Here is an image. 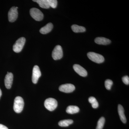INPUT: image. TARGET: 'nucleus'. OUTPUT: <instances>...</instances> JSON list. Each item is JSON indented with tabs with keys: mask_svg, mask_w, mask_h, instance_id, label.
Instances as JSON below:
<instances>
[{
	"mask_svg": "<svg viewBox=\"0 0 129 129\" xmlns=\"http://www.w3.org/2000/svg\"><path fill=\"white\" fill-rule=\"evenodd\" d=\"M113 84L112 81L110 79L106 80L105 82V87L107 89L110 90Z\"/></svg>",
	"mask_w": 129,
	"mask_h": 129,
	"instance_id": "obj_21",
	"label": "nucleus"
},
{
	"mask_svg": "<svg viewBox=\"0 0 129 129\" xmlns=\"http://www.w3.org/2000/svg\"><path fill=\"white\" fill-rule=\"evenodd\" d=\"M33 1L37 2L41 7L45 9H48L50 7L47 0H34Z\"/></svg>",
	"mask_w": 129,
	"mask_h": 129,
	"instance_id": "obj_16",
	"label": "nucleus"
},
{
	"mask_svg": "<svg viewBox=\"0 0 129 129\" xmlns=\"http://www.w3.org/2000/svg\"><path fill=\"white\" fill-rule=\"evenodd\" d=\"M89 102L92 105V107L94 108H96L99 106V104L96 99L95 97L91 96L89 98Z\"/></svg>",
	"mask_w": 129,
	"mask_h": 129,
	"instance_id": "obj_19",
	"label": "nucleus"
},
{
	"mask_svg": "<svg viewBox=\"0 0 129 129\" xmlns=\"http://www.w3.org/2000/svg\"><path fill=\"white\" fill-rule=\"evenodd\" d=\"M72 29L73 31L75 33L85 32L86 30L85 28L83 26H79L76 24H74L72 26Z\"/></svg>",
	"mask_w": 129,
	"mask_h": 129,
	"instance_id": "obj_17",
	"label": "nucleus"
},
{
	"mask_svg": "<svg viewBox=\"0 0 129 129\" xmlns=\"http://www.w3.org/2000/svg\"><path fill=\"white\" fill-rule=\"evenodd\" d=\"M57 102L55 99L49 98L46 99L44 103L46 108L48 111H52L55 109L57 107Z\"/></svg>",
	"mask_w": 129,
	"mask_h": 129,
	"instance_id": "obj_2",
	"label": "nucleus"
},
{
	"mask_svg": "<svg viewBox=\"0 0 129 129\" xmlns=\"http://www.w3.org/2000/svg\"><path fill=\"white\" fill-rule=\"evenodd\" d=\"M48 5L50 7L55 8L56 7L57 5V1L56 0H47Z\"/></svg>",
	"mask_w": 129,
	"mask_h": 129,
	"instance_id": "obj_22",
	"label": "nucleus"
},
{
	"mask_svg": "<svg viewBox=\"0 0 129 129\" xmlns=\"http://www.w3.org/2000/svg\"><path fill=\"white\" fill-rule=\"evenodd\" d=\"M2 95V92L1 90V89H0V98H1Z\"/></svg>",
	"mask_w": 129,
	"mask_h": 129,
	"instance_id": "obj_25",
	"label": "nucleus"
},
{
	"mask_svg": "<svg viewBox=\"0 0 129 129\" xmlns=\"http://www.w3.org/2000/svg\"><path fill=\"white\" fill-rule=\"evenodd\" d=\"M123 82L125 84L129 85V78L128 76H123L122 78Z\"/></svg>",
	"mask_w": 129,
	"mask_h": 129,
	"instance_id": "obj_23",
	"label": "nucleus"
},
{
	"mask_svg": "<svg viewBox=\"0 0 129 129\" xmlns=\"http://www.w3.org/2000/svg\"><path fill=\"white\" fill-rule=\"evenodd\" d=\"M75 86L71 84L62 85L60 86L59 88L60 91L65 93H70L73 92L75 90Z\"/></svg>",
	"mask_w": 129,
	"mask_h": 129,
	"instance_id": "obj_9",
	"label": "nucleus"
},
{
	"mask_svg": "<svg viewBox=\"0 0 129 129\" xmlns=\"http://www.w3.org/2000/svg\"><path fill=\"white\" fill-rule=\"evenodd\" d=\"M87 56L90 60L96 63H102L104 61V57L98 53L89 52L87 53Z\"/></svg>",
	"mask_w": 129,
	"mask_h": 129,
	"instance_id": "obj_3",
	"label": "nucleus"
},
{
	"mask_svg": "<svg viewBox=\"0 0 129 129\" xmlns=\"http://www.w3.org/2000/svg\"><path fill=\"white\" fill-rule=\"evenodd\" d=\"M80 109L78 107L76 106H70L67 108L66 112L70 114L76 113L79 112Z\"/></svg>",
	"mask_w": 129,
	"mask_h": 129,
	"instance_id": "obj_15",
	"label": "nucleus"
},
{
	"mask_svg": "<svg viewBox=\"0 0 129 129\" xmlns=\"http://www.w3.org/2000/svg\"><path fill=\"white\" fill-rule=\"evenodd\" d=\"M24 106L23 99L21 96L16 97L14 99L13 109L15 112L19 113H21L23 109Z\"/></svg>",
	"mask_w": 129,
	"mask_h": 129,
	"instance_id": "obj_1",
	"label": "nucleus"
},
{
	"mask_svg": "<svg viewBox=\"0 0 129 129\" xmlns=\"http://www.w3.org/2000/svg\"><path fill=\"white\" fill-rule=\"evenodd\" d=\"M73 123V120L72 119H66L62 120L58 122L59 126L62 127H66L69 126Z\"/></svg>",
	"mask_w": 129,
	"mask_h": 129,
	"instance_id": "obj_18",
	"label": "nucleus"
},
{
	"mask_svg": "<svg viewBox=\"0 0 129 129\" xmlns=\"http://www.w3.org/2000/svg\"><path fill=\"white\" fill-rule=\"evenodd\" d=\"M30 14L31 17L37 21H41L44 18L43 13L37 8H31L30 10Z\"/></svg>",
	"mask_w": 129,
	"mask_h": 129,
	"instance_id": "obj_4",
	"label": "nucleus"
},
{
	"mask_svg": "<svg viewBox=\"0 0 129 129\" xmlns=\"http://www.w3.org/2000/svg\"><path fill=\"white\" fill-rule=\"evenodd\" d=\"M18 8L13 7L9 10L8 13V20L11 22H13L16 21L18 16L17 9Z\"/></svg>",
	"mask_w": 129,
	"mask_h": 129,
	"instance_id": "obj_7",
	"label": "nucleus"
},
{
	"mask_svg": "<svg viewBox=\"0 0 129 129\" xmlns=\"http://www.w3.org/2000/svg\"><path fill=\"white\" fill-rule=\"evenodd\" d=\"M118 112L120 120L123 123H125L126 122H127V120H126V118L125 117V115L123 107L122 105H120V104H119L118 106Z\"/></svg>",
	"mask_w": 129,
	"mask_h": 129,
	"instance_id": "obj_12",
	"label": "nucleus"
},
{
	"mask_svg": "<svg viewBox=\"0 0 129 129\" xmlns=\"http://www.w3.org/2000/svg\"><path fill=\"white\" fill-rule=\"evenodd\" d=\"M41 74L39 67L35 65L34 67L32 72V81L34 84H37L39 79L41 76Z\"/></svg>",
	"mask_w": 129,
	"mask_h": 129,
	"instance_id": "obj_8",
	"label": "nucleus"
},
{
	"mask_svg": "<svg viewBox=\"0 0 129 129\" xmlns=\"http://www.w3.org/2000/svg\"><path fill=\"white\" fill-rule=\"evenodd\" d=\"M25 42L24 37H22L16 41L13 46V50L16 53H19L22 50Z\"/></svg>",
	"mask_w": 129,
	"mask_h": 129,
	"instance_id": "obj_5",
	"label": "nucleus"
},
{
	"mask_svg": "<svg viewBox=\"0 0 129 129\" xmlns=\"http://www.w3.org/2000/svg\"><path fill=\"white\" fill-rule=\"evenodd\" d=\"M111 41L108 39L103 37H97L95 39V42L99 45H108L111 43Z\"/></svg>",
	"mask_w": 129,
	"mask_h": 129,
	"instance_id": "obj_14",
	"label": "nucleus"
},
{
	"mask_svg": "<svg viewBox=\"0 0 129 129\" xmlns=\"http://www.w3.org/2000/svg\"><path fill=\"white\" fill-rule=\"evenodd\" d=\"M105 122V119L104 117H102L101 118H100V119L98 122L97 125L96 129H103L104 127Z\"/></svg>",
	"mask_w": 129,
	"mask_h": 129,
	"instance_id": "obj_20",
	"label": "nucleus"
},
{
	"mask_svg": "<svg viewBox=\"0 0 129 129\" xmlns=\"http://www.w3.org/2000/svg\"><path fill=\"white\" fill-rule=\"evenodd\" d=\"M52 55L54 60H56L61 59L63 55L61 46L59 45L55 46L52 51Z\"/></svg>",
	"mask_w": 129,
	"mask_h": 129,
	"instance_id": "obj_6",
	"label": "nucleus"
},
{
	"mask_svg": "<svg viewBox=\"0 0 129 129\" xmlns=\"http://www.w3.org/2000/svg\"><path fill=\"white\" fill-rule=\"evenodd\" d=\"M53 28V24L51 23H49L43 27L41 28L40 29V32L42 34H46L50 32Z\"/></svg>",
	"mask_w": 129,
	"mask_h": 129,
	"instance_id": "obj_13",
	"label": "nucleus"
},
{
	"mask_svg": "<svg viewBox=\"0 0 129 129\" xmlns=\"http://www.w3.org/2000/svg\"><path fill=\"white\" fill-rule=\"evenodd\" d=\"M13 75L11 73H8L5 76V83L6 88L8 89L11 88L13 81Z\"/></svg>",
	"mask_w": 129,
	"mask_h": 129,
	"instance_id": "obj_11",
	"label": "nucleus"
},
{
	"mask_svg": "<svg viewBox=\"0 0 129 129\" xmlns=\"http://www.w3.org/2000/svg\"><path fill=\"white\" fill-rule=\"evenodd\" d=\"M0 129H8L7 127L2 124H0Z\"/></svg>",
	"mask_w": 129,
	"mask_h": 129,
	"instance_id": "obj_24",
	"label": "nucleus"
},
{
	"mask_svg": "<svg viewBox=\"0 0 129 129\" xmlns=\"http://www.w3.org/2000/svg\"><path fill=\"white\" fill-rule=\"evenodd\" d=\"M73 69L75 71L81 76L85 77L88 75L86 70L79 64H74Z\"/></svg>",
	"mask_w": 129,
	"mask_h": 129,
	"instance_id": "obj_10",
	"label": "nucleus"
}]
</instances>
